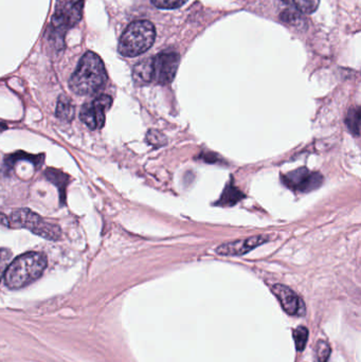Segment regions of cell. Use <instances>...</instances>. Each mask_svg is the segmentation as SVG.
I'll return each mask as SVG.
<instances>
[{
    "mask_svg": "<svg viewBox=\"0 0 361 362\" xmlns=\"http://www.w3.org/2000/svg\"><path fill=\"white\" fill-rule=\"evenodd\" d=\"M107 81L104 63L95 52H86L81 58L78 68L69 80V87L80 96L99 92Z\"/></svg>",
    "mask_w": 361,
    "mask_h": 362,
    "instance_id": "cell-1",
    "label": "cell"
},
{
    "mask_svg": "<svg viewBox=\"0 0 361 362\" xmlns=\"http://www.w3.org/2000/svg\"><path fill=\"white\" fill-rule=\"evenodd\" d=\"M47 267V258L38 252H28L10 263L6 270L5 283L9 288L19 289L38 280Z\"/></svg>",
    "mask_w": 361,
    "mask_h": 362,
    "instance_id": "cell-2",
    "label": "cell"
},
{
    "mask_svg": "<svg viewBox=\"0 0 361 362\" xmlns=\"http://www.w3.org/2000/svg\"><path fill=\"white\" fill-rule=\"evenodd\" d=\"M84 0H58L51 22L50 40L58 49L64 47L67 31L82 19Z\"/></svg>",
    "mask_w": 361,
    "mask_h": 362,
    "instance_id": "cell-3",
    "label": "cell"
},
{
    "mask_svg": "<svg viewBox=\"0 0 361 362\" xmlns=\"http://www.w3.org/2000/svg\"><path fill=\"white\" fill-rule=\"evenodd\" d=\"M156 30L149 20L131 22L120 38V54L127 58H135L147 52L153 46Z\"/></svg>",
    "mask_w": 361,
    "mask_h": 362,
    "instance_id": "cell-4",
    "label": "cell"
},
{
    "mask_svg": "<svg viewBox=\"0 0 361 362\" xmlns=\"http://www.w3.org/2000/svg\"><path fill=\"white\" fill-rule=\"evenodd\" d=\"M11 222L18 228H25L36 236L49 240L61 238V228L51 222L42 220L38 214L29 209H18L11 214Z\"/></svg>",
    "mask_w": 361,
    "mask_h": 362,
    "instance_id": "cell-5",
    "label": "cell"
},
{
    "mask_svg": "<svg viewBox=\"0 0 361 362\" xmlns=\"http://www.w3.org/2000/svg\"><path fill=\"white\" fill-rule=\"evenodd\" d=\"M111 103L113 100L106 94L85 103L80 111L81 120L93 131L102 129L105 123V113L111 108Z\"/></svg>",
    "mask_w": 361,
    "mask_h": 362,
    "instance_id": "cell-6",
    "label": "cell"
},
{
    "mask_svg": "<svg viewBox=\"0 0 361 362\" xmlns=\"http://www.w3.org/2000/svg\"><path fill=\"white\" fill-rule=\"evenodd\" d=\"M323 183V176L318 172L300 167L283 176V183L294 191L310 192L318 189Z\"/></svg>",
    "mask_w": 361,
    "mask_h": 362,
    "instance_id": "cell-7",
    "label": "cell"
},
{
    "mask_svg": "<svg viewBox=\"0 0 361 362\" xmlns=\"http://www.w3.org/2000/svg\"><path fill=\"white\" fill-rule=\"evenodd\" d=\"M180 56L176 52H161L153 58L154 81L166 85L173 82L179 66Z\"/></svg>",
    "mask_w": 361,
    "mask_h": 362,
    "instance_id": "cell-8",
    "label": "cell"
},
{
    "mask_svg": "<svg viewBox=\"0 0 361 362\" xmlns=\"http://www.w3.org/2000/svg\"><path fill=\"white\" fill-rule=\"evenodd\" d=\"M268 236H255L245 240H234V242H226L216 248V254L220 256H244L247 252H251L255 247L268 242Z\"/></svg>",
    "mask_w": 361,
    "mask_h": 362,
    "instance_id": "cell-9",
    "label": "cell"
},
{
    "mask_svg": "<svg viewBox=\"0 0 361 362\" xmlns=\"http://www.w3.org/2000/svg\"><path fill=\"white\" fill-rule=\"evenodd\" d=\"M273 293L288 315H301L305 313L303 301L289 287L277 284L273 287Z\"/></svg>",
    "mask_w": 361,
    "mask_h": 362,
    "instance_id": "cell-10",
    "label": "cell"
},
{
    "mask_svg": "<svg viewBox=\"0 0 361 362\" xmlns=\"http://www.w3.org/2000/svg\"><path fill=\"white\" fill-rule=\"evenodd\" d=\"M133 79L137 84L144 85L154 81L153 58L138 63L133 69Z\"/></svg>",
    "mask_w": 361,
    "mask_h": 362,
    "instance_id": "cell-11",
    "label": "cell"
},
{
    "mask_svg": "<svg viewBox=\"0 0 361 362\" xmlns=\"http://www.w3.org/2000/svg\"><path fill=\"white\" fill-rule=\"evenodd\" d=\"M56 117L61 120L66 121V122H69L74 119V106L70 99L65 96L58 98V105H56Z\"/></svg>",
    "mask_w": 361,
    "mask_h": 362,
    "instance_id": "cell-12",
    "label": "cell"
},
{
    "mask_svg": "<svg viewBox=\"0 0 361 362\" xmlns=\"http://www.w3.org/2000/svg\"><path fill=\"white\" fill-rule=\"evenodd\" d=\"M243 197H244V194L242 192H239L234 186L228 185L225 188L224 193L218 204L223 207H231L237 204Z\"/></svg>",
    "mask_w": 361,
    "mask_h": 362,
    "instance_id": "cell-13",
    "label": "cell"
},
{
    "mask_svg": "<svg viewBox=\"0 0 361 362\" xmlns=\"http://www.w3.org/2000/svg\"><path fill=\"white\" fill-rule=\"evenodd\" d=\"M287 5L293 6L300 13L312 14L319 7L320 0H282Z\"/></svg>",
    "mask_w": 361,
    "mask_h": 362,
    "instance_id": "cell-14",
    "label": "cell"
},
{
    "mask_svg": "<svg viewBox=\"0 0 361 362\" xmlns=\"http://www.w3.org/2000/svg\"><path fill=\"white\" fill-rule=\"evenodd\" d=\"M281 19L282 22H286L288 25L299 28V29H302V27H305L306 25L305 18L297 10H284L281 13Z\"/></svg>",
    "mask_w": 361,
    "mask_h": 362,
    "instance_id": "cell-15",
    "label": "cell"
},
{
    "mask_svg": "<svg viewBox=\"0 0 361 362\" xmlns=\"http://www.w3.org/2000/svg\"><path fill=\"white\" fill-rule=\"evenodd\" d=\"M346 124L348 129H350L353 135H359V131H360V108L358 106L351 108L348 110V116L346 118Z\"/></svg>",
    "mask_w": 361,
    "mask_h": 362,
    "instance_id": "cell-16",
    "label": "cell"
},
{
    "mask_svg": "<svg viewBox=\"0 0 361 362\" xmlns=\"http://www.w3.org/2000/svg\"><path fill=\"white\" fill-rule=\"evenodd\" d=\"M293 336L298 351H303L308 339L307 329L304 327H299L294 331Z\"/></svg>",
    "mask_w": 361,
    "mask_h": 362,
    "instance_id": "cell-17",
    "label": "cell"
},
{
    "mask_svg": "<svg viewBox=\"0 0 361 362\" xmlns=\"http://www.w3.org/2000/svg\"><path fill=\"white\" fill-rule=\"evenodd\" d=\"M188 0H152L155 7L159 9L173 10L182 7Z\"/></svg>",
    "mask_w": 361,
    "mask_h": 362,
    "instance_id": "cell-18",
    "label": "cell"
},
{
    "mask_svg": "<svg viewBox=\"0 0 361 362\" xmlns=\"http://www.w3.org/2000/svg\"><path fill=\"white\" fill-rule=\"evenodd\" d=\"M47 177L51 180V183H56L58 188L62 189L63 192L65 191L67 183H63L62 181H67V178L68 177L64 175L62 172L60 173V172L54 171V170H48V171H47Z\"/></svg>",
    "mask_w": 361,
    "mask_h": 362,
    "instance_id": "cell-19",
    "label": "cell"
},
{
    "mask_svg": "<svg viewBox=\"0 0 361 362\" xmlns=\"http://www.w3.org/2000/svg\"><path fill=\"white\" fill-rule=\"evenodd\" d=\"M12 254L8 249H0V280L5 276L6 270L10 265Z\"/></svg>",
    "mask_w": 361,
    "mask_h": 362,
    "instance_id": "cell-20",
    "label": "cell"
},
{
    "mask_svg": "<svg viewBox=\"0 0 361 362\" xmlns=\"http://www.w3.org/2000/svg\"><path fill=\"white\" fill-rule=\"evenodd\" d=\"M330 352L328 343L326 341H319L317 345V362H328Z\"/></svg>",
    "mask_w": 361,
    "mask_h": 362,
    "instance_id": "cell-21",
    "label": "cell"
}]
</instances>
